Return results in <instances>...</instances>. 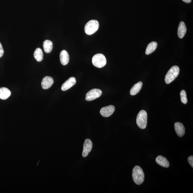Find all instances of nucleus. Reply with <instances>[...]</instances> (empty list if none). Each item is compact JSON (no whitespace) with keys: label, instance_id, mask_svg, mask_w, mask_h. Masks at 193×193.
Instances as JSON below:
<instances>
[{"label":"nucleus","instance_id":"nucleus-1","mask_svg":"<svg viewBox=\"0 0 193 193\" xmlns=\"http://www.w3.org/2000/svg\"><path fill=\"white\" fill-rule=\"evenodd\" d=\"M132 176L136 184L140 185L143 183L145 179V175L143 169L140 167L136 166L133 168Z\"/></svg>","mask_w":193,"mask_h":193},{"label":"nucleus","instance_id":"nucleus-2","mask_svg":"<svg viewBox=\"0 0 193 193\" xmlns=\"http://www.w3.org/2000/svg\"><path fill=\"white\" fill-rule=\"evenodd\" d=\"M180 68L177 66L172 67L168 71L165 78V82L167 84H170L177 78L179 74Z\"/></svg>","mask_w":193,"mask_h":193},{"label":"nucleus","instance_id":"nucleus-3","mask_svg":"<svg viewBox=\"0 0 193 193\" xmlns=\"http://www.w3.org/2000/svg\"><path fill=\"white\" fill-rule=\"evenodd\" d=\"M99 24L98 21L92 20L87 22L85 26L84 31L87 35L94 34L98 29Z\"/></svg>","mask_w":193,"mask_h":193},{"label":"nucleus","instance_id":"nucleus-4","mask_svg":"<svg viewBox=\"0 0 193 193\" xmlns=\"http://www.w3.org/2000/svg\"><path fill=\"white\" fill-rule=\"evenodd\" d=\"M147 115L146 112L142 110L137 115V124L140 129H144L147 125Z\"/></svg>","mask_w":193,"mask_h":193},{"label":"nucleus","instance_id":"nucleus-5","mask_svg":"<svg viewBox=\"0 0 193 193\" xmlns=\"http://www.w3.org/2000/svg\"><path fill=\"white\" fill-rule=\"evenodd\" d=\"M92 64L97 68H101L104 67L106 64L107 60L104 55L98 53L93 56L92 60Z\"/></svg>","mask_w":193,"mask_h":193},{"label":"nucleus","instance_id":"nucleus-6","mask_svg":"<svg viewBox=\"0 0 193 193\" xmlns=\"http://www.w3.org/2000/svg\"><path fill=\"white\" fill-rule=\"evenodd\" d=\"M102 94V91L98 89H93L87 93L86 99L87 101H92L99 98Z\"/></svg>","mask_w":193,"mask_h":193},{"label":"nucleus","instance_id":"nucleus-7","mask_svg":"<svg viewBox=\"0 0 193 193\" xmlns=\"http://www.w3.org/2000/svg\"><path fill=\"white\" fill-rule=\"evenodd\" d=\"M93 144L92 142L89 139L85 140L82 152L83 157H86L92 149Z\"/></svg>","mask_w":193,"mask_h":193},{"label":"nucleus","instance_id":"nucleus-8","mask_svg":"<svg viewBox=\"0 0 193 193\" xmlns=\"http://www.w3.org/2000/svg\"><path fill=\"white\" fill-rule=\"evenodd\" d=\"M115 107L113 105L102 108L100 110V114L103 117H107L110 116L114 112Z\"/></svg>","mask_w":193,"mask_h":193},{"label":"nucleus","instance_id":"nucleus-9","mask_svg":"<svg viewBox=\"0 0 193 193\" xmlns=\"http://www.w3.org/2000/svg\"><path fill=\"white\" fill-rule=\"evenodd\" d=\"M76 79L74 77L69 78L62 85L61 89L62 91H66L71 88L76 84Z\"/></svg>","mask_w":193,"mask_h":193},{"label":"nucleus","instance_id":"nucleus-10","mask_svg":"<svg viewBox=\"0 0 193 193\" xmlns=\"http://www.w3.org/2000/svg\"><path fill=\"white\" fill-rule=\"evenodd\" d=\"M174 127L176 133L178 136H183L185 133V129L184 125L181 123L177 122L174 123Z\"/></svg>","mask_w":193,"mask_h":193},{"label":"nucleus","instance_id":"nucleus-11","mask_svg":"<svg viewBox=\"0 0 193 193\" xmlns=\"http://www.w3.org/2000/svg\"><path fill=\"white\" fill-rule=\"evenodd\" d=\"M54 81L51 77L46 76L43 79L41 86L43 89H48L50 88L53 84Z\"/></svg>","mask_w":193,"mask_h":193},{"label":"nucleus","instance_id":"nucleus-12","mask_svg":"<svg viewBox=\"0 0 193 193\" xmlns=\"http://www.w3.org/2000/svg\"><path fill=\"white\" fill-rule=\"evenodd\" d=\"M156 163L164 167L168 168L170 166V163L168 160L165 157L159 155L156 159Z\"/></svg>","mask_w":193,"mask_h":193},{"label":"nucleus","instance_id":"nucleus-13","mask_svg":"<svg viewBox=\"0 0 193 193\" xmlns=\"http://www.w3.org/2000/svg\"><path fill=\"white\" fill-rule=\"evenodd\" d=\"M187 31V28L185 24L183 22H181L179 25L177 34L178 37L180 39L183 38L185 35Z\"/></svg>","mask_w":193,"mask_h":193},{"label":"nucleus","instance_id":"nucleus-14","mask_svg":"<svg viewBox=\"0 0 193 193\" xmlns=\"http://www.w3.org/2000/svg\"><path fill=\"white\" fill-rule=\"evenodd\" d=\"M60 61L63 65H66L68 64L70 58L68 53L66 50H63L60 54Z\"/></svg>","mask_w":193,"mask_h":193},{"label":"nucleus","instance_id":"nucleus-15","mask_svg":"<svg viewBox=\"0 0 193 193\" xmlns=\"http://www.w3.org/2000/svg\"><path fill=\"white\" fill-rule=\"evenodd\" d=\"M11 93L9 89L5 87L0 88V99L5 100L9 98Z\"/></svg>","mask_w":193,"mask_h":193},{"label":"nucleus","instance_id":"nucleus-16","mask_svg":"<svg viewBox=\"0 0 193 193\" xmlns=\"http://www.w3.org/2000/svg\"><path fill=\"white\" fill-rule=\"evenodd\" d=\"M143 83L142 82H139L134 85L131 89V95H135L139 93L141 90L142 86H143Z\"/></svg>","mask_w":193,"mask_h":193},{"label":"nucleus","instance_id":"nucleus-17","mask_svg":"<svg viewBox=\"0 0 193 193\" xmlns=\"http://www.w3.org/2000/svg\"><path fill=\"white\" fill-rule=\"evenodd\" d=\"M43 47L45 52L46 53H50L52 50L53 44L50 40H47L43 42Z\"/></svg>","mask_w":193,"mask_h":193},{"label":"nucleus","instance_id":"nucleus-18","mask_svg":"<svg viewBox=\"0 0 193 193\" xmlns=\"http://www.w3.org/2000/svg\"><path fill=\"white\" fill-rule=\"evenodd\" d=\"M157 46V43L156 42H152L148 44L146 50V54L149 55L152 53L156 50Z\"/></svg>","mask_w":193,"mask_h":193},{"label":"nucleus","instance_id":"nucleus-19","mask_svg":"<svg viewBox=\"0 0 193 193\" xmlns=\"http://www.w3.org/2000/svg\"><path fill=\"white\" fill-rule=\"evenodd\" d=\"M34 58L38 62H40L43 59V54L42 50L40 48H36L34 52Z\"/></svg>","mask_w":193,"mask_h":193},{"label":"nucleus","instance_id":"nucleus-20","mask_svg":"<svg viewBox=\"0 0 193 193\" xmlns=\"http://www.w3.org/2000/svg\"><path fill=\"white\" fill-rule=\"evenodd\" d=\"M181 98V102L184 104H186L188 102V99L187 98L186 93L184 90H182L180 92Z\"/></svg>","mask_w":193,"mask_h":193},{"label":"nucleus","instance_id":"nucleus-21","mask_svg":"<svg viewBox=\"0 0 193 193\" xmlns=\"http://www.w3.org/2000/svg\"><path fill=\"white\" fill-rule=\"evenodd\" d=\"M188 161L192 168H193V156H191L188 158Z\"/></svg>","mask_w":193,"mask_h":193},{"label":"nucleus","instance_id":"nucleus-22","mask_svg":"<svg viewBox=\"0 0 193 193\" xmlns=\"http://www.w3.org/2000/svg\"><path fill=\"white\" fill-rule=\"evenodd\" d=\"M4 51L3 47L2 46V44L0 43V58L2 57L4 54Z\"/></svg>","mask_w":193,"mask_h":193},{"label":"nucleus","instance_id":"nucleus-23","mask_svg":"<svg viewBox=\"0 0 193 193\" xmlns=\"http://www.w3.org/2000/svg\"><path fill=\"white\" fill-rule=\"evenodd\" d=\"M182 1L186 3H190L191 2V0H182Z\"/></svg>","mask_w":193,"mask_h":193}]
</instances>
